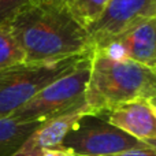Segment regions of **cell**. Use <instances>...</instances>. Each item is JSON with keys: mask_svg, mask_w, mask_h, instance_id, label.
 Here are the masks:
<instances>
[{"mask_svg": "<svg viewBox=\"0 0 156 156\" xmlns=\"http://www.w3.org/2000/svg\"><path fill=\"white\" fill-rule=\"evenodd\" d=\"M148 104H149V107H151L152 112H154V115H155V118H156V99L148 100Z\"/></svg>", "mask_w": 156, "mask_h": 156, "instance_id": "obj_17", "label": "cell"}, {"mask_svg": "<svg viewBox=\"0 0 156 156\" xmlns=\"http://www.w3.org/2000/svg\"><path fill=\"white\" fill-rule=\"evenodd\" d=\"M108 156H156V152L151 149L149 147L147 148H137V149H129L125 152H119L115 155H108Z\"/></svg>", "mask_w": 156, "mask_h": 156, "instance_id": "obj_14", "label": "cell"}, {"mask_svg": "<svg viewBox=\"0 0 156 156\" xmlns=\"http://www.w3.org/2000/svg\"><path fill=\"white\" fill-rule=\"evenodd\" d=\"M25 62V52L14 33L7 25L0 26V71L22 65Z\"/></svg>", "mask_w": 156, "mask_h": 156, "instance_id": "obj_11", "label": "cell"}, {"mask_svg": "<svg viewBox=\"0 0 156 156\" xmlns=\"http://www.w3.org/2000/svg\"><path fill=\"white\" fill-rule=\"evenodd\" d=\"M112 40L119 41L123 45L130 60L154 71L156 70V18L140 22Z\"/></svg>", "mask_w": 156, "mask_h": 156, "instance_id": "obj_9", "label": "cell"}, {"mask_svg": "<svg viewBox=\"0 0 156 156\" xmlns=\"http://www.w3.org/2000/svg\"><path fill=\"white\" fill-rule=\"evenodd\" d=\"M47 2H51V3L58 4V5H63V7H70L73 0H47Z\"/></svg>", "mask_w": 156, "mask_h": 156, "instance_id": "obj_16", "label": "cell"}, {"mask_svg": "<svg viewBox=\"0 0 156 156\" xmlns=\"http://www.w3.org/2000/svg\"><path fill=\"white\" fill-rule=\"evenodd\" d=\"M145 144L149 147L151 149H154L156 152V140H149V141H145Z\"/></svg>", "mask_w": 156, "mask_h": 156, "instance_id": "obj_18", "label": "cell"}, {"mask_svg": "<svg viewBox=\"0 0 156 156\" xmlns=\"http://www.w3.org/2000/svg\"><path fill=\"white\" fill-rule=\"evenodd\" d=\"M151 18H156V0H111L103 15L86 29L92 48L104 45Z\"/></svg>", "mask_w": 156, "mask_h": 156, "instance_id": "obj_6", "label": "cell"}, {"mask_svg": "<svg viewBox=\"0 0 156 156\" xmlns=\"http://www.w3.org/2000/svg\"><path fill=\"white\" fill-rule=\"evenodd\" d=\"M62 147L76 156H108L148 145L112 126L103 116L85 115L66 136Z\"/></svg>", "mask_w": 156, "mask_h": 156, "instance_id": "obj_5", "label": "cell"}, {"mask_svg": "<svg viewBox=\"0 0 156 156\" xmlns=\"http://www.w3.org/2000/svg\"><path fill=\"white\" fill-rule=\"evenodd\" d=\"M90 55L73 71L44 88L11 116L22 121L44 122L83 101L90 76Z\"/></svg>", "mask_w": 156, "mask_h": 156, "instance_id": "obj_4", "label": "cell"}, {"mask_svg": "<svg viewBox=\"0 0 156 156\" xmlns=\"http://www.w3.org/2000/svg\"><path fill=\"white\" fill-rule=\"evenodd\" d=\"M108 123L138 141L156 140V118L148 100H132L101 115Z\"/></svg>", "mask_w": 156, "mask_h": 156, "instance_id": "obj_8", "label": "cell"}, {"mask_svg": "<svg viewBox=\"0 0 156 156\" xmlns=\"http://www.w3.org/2000/svg\"><path fill=\"white\" fill-rule=\"evenodd\" d=\"M40 156H76L70 149L65 148V147H56V148H51V149H45L41 152Z\"/></svg>", "mask_w": 156, "mask_h": 156, "instance_id": "obj_15", "label": "cell"}, {"mask_svg": "<svg viewBox=\"0 0 156 156\" xmlns=\"http://www.w3.org/2000/svg\"><path fill=\"white\" fill-rule=\"evenodd\" d=\"M156 99V74L134 62H115L93 49L85 103L92 115H104L114 107L132 100Z\"/></svg>", "mask_w": 156, "mask_h": 156, "instance_id": "obj_2", "label": "cell"}, {"mask_svg": "<svg viewBox=\"0 0 156 156\" xmlns=\"http://www.w3.org/2000/svg\"><path fill=\"white\" fill-rule=\"evenodd\" d=\"M25 52L27 63L52 62L93 51L86 29L69 7L41 2L7 25Z\"/></svg>", "mask_w": 156, "mask_h": 156, "instance_id": "obj_1", "label": "cell"}, {"mask_svg": "<svg viewBox=\"0 0 156 156\" xmlns=\"http://www.w3.org/2000/svg\"><path fill=\"white\" fill-rule=\"evenodd\" d=\"M155 74H156V70H155Z\"/></svg>", "mask_w": 156, "mask_h": 156, "instance_id": "obj_19", "label": "cell"}, {"mask_svg": "<svg viewBox=\"0 0 156 156\" xmlns=\"http://www.w3.org/2000/svg\"><path fill=\"white\" fill-rule=\"evenodd\" d=\"M44 0H0V26H5L25 10Z\"/></svg>", "mask_w": 156, "mask_h": 156, "instance_id": "obj_13", "label": "cell"}, {"mask_svg": "<svg viewBox=\"0 0 156 156\" xmlns=\"http://www.w3.org/2000/svg\"><path fill=\"white\" fill-rule=\"evenodd\" d=\"M41 123L14 116L0 118V156H12Z\"/></svg>", "mask_w": 156, "mask_h": 156, "instance_id": "obj_10", "label": "cell"}, {"mask_svg": "<svg viewBox=\"0 0 156 156\" xmlns=\"http://www.w3.org/2000/svg\"><path fill=\"white\" fill-rule=\"evenodd\" d=\"M90 54L52 62H25L0 71V118L11 116L44 88L73 71Z\"/></svg>", "mask_w": 156, "mask_h": 156, "instance_id": "obj_3", "label": "cell"}, {"mask_svg": "<svg viewBox=\"0 0 156 156\" xmlns=\"http://www.w3.org/2000/svg\"><path fill=\"white\" fill-rule=\"evenodd\" d=\"M110 2L111 0H73L69 10L78 23L83 29H88L103 15Z\"/></svg>", "mask_w": 156, "mask_h": 156, "instance_id": "obj_12", "label": "cell"}, {"mask_svg": "<svg viewBox=\"0 0 156 156\" xmlns=\"http://www.w3.org/2000/svg\"><path fill=\"white\" fill-rule=\"evenodd\" d=\"M85 115L92 114L83 100L76 107L44 121L12 156H40L45 149L60 147L66 136Z\"/></svg>", "mask_w": 156, "mask_h": 156, "instance_id": "obj_7", "label": "cell"}]
</instances>
